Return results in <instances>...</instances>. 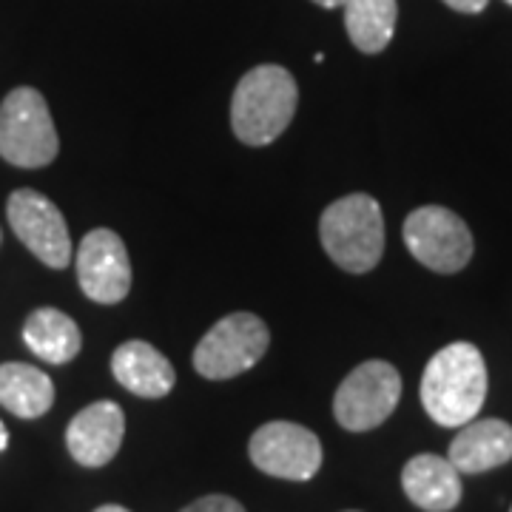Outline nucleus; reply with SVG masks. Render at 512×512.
<instances>
[{
	"instance_id": "obj_22",
	"label": "nucleus",
	"mask_w": 512,
	"mask_h": 512,
	"mask_svg": "<svg viewBox=\"0 0 512 512\" xmlns=\"http://www.w3.org/2000/svg\"><path fill=\"white\" fill-rule=\"evenodd\" d=\"M6 444H9V433H6V427H3V421H0V453L6 450Z\"/></svg>"
},
{
	"instance_id": "obj_12",
	"label": "nucleus",
	"mask_w": 512,
	"mask_h": 512,
	"mask_svg": "<svg viewBox=\"0 0 512 512\" xmlns=\"http://www.w3.org/2000/svg\"><path fill=\"white\" fill-rule=\"evenodd\" d=\"M447 458L467 476L495 470L512 461V427L501 419H473L458 430Z\"/></svg>"
},
{
	"instance_id": "obj_10",
	"label": "nucleus",
	"mask_w": 512,
	"mask_h": 512,
	"mask_svg": "<svg viewBox=\"0 0 512 512\" xmlns=\"http://www.w3.org/2000/svg\"><path fill=\"white\" fill-rule=\"evenodd\" d=\"M77 282L97 305H117L131 291L126 242L109 228L89 231L77 251Z\"/></svg>"
},
{
	"instance_id": "obj_19",
	"label": "nucleus",
	"mask_w": 512,
	"mask_h": 512,
	"mask_svg": "<svg viewBox=\"0 0 512 512\" xmlns=\"http://www.w3.org/2000/svg\"><path fill=\"white\" fill-rule=\"evenodd\" d=\"M450 9H456V12H464V15H478V12H484L487 9V3L490 0H444Z\"/></svg>"
},
{
	"instance_id": "obj_11",
	"label": "nucleus",
	"mask_w": 512,
	"mask_h": 512,
	"mask_svg": "<svg viewBox=\"0 0 512 512\" xmlns=\"http://www.w3.org/2000/svg\"><path fill=\"white\" fill-rule=\"evenodd\" d=\"M126 436V416L120 404L94 402L83 407L66 430V447L80 467H106L117 456Z\"/></svg>"
},
{
	"instance_id": "obj_17",
	"label": "nucleus",
	"mask_w": 512,
	"mask_h": 512,
	"mask_svg": "<svg viewBox=\"0 0 512 512\" xmlns=\"http://www.w3.org/2000/svg\"><path fill=\"white\" fill-rule=\"evenodd\" d=\"M342 9H345V29L350 43L359 52L379 55L387 49L399 18L396 0H348Z\"/></svg>"
},
{
	"instance_id": "obj_23",
	"label": "nucleus",
	"mask_w": 512,
	"mask_h": 512,
	"mask_svg": "<svg viewBox=\"0 0 512 512\" xmlns=\"http://www.w3.org/2000/svg\"><path fill=\"white\" fill-rule=\"evenodd\" d=\"M507 3H510V6H512V0H507Z\"/></svg>"
},
{
	"instance_id": "obj_8",
	"label": "nucleus",
	"mask_w": 512,
	"mask_h": 512,
	"mask_svg": "<svg viewBox=\"0 0 512 512\" xmlns=\"http://www.w3.org/2000/svg\"><path fill=\"white\" fill-rule=\"evenodd\" d=\"M248 456L265 476L311 481L322 467V441L302 424L268 421L251 436Z\"/></svg>"
},
{
	"instance_id": "obj_21",
	"label": "nucleus",
	"mask_w": 512,
	"mask_h": 512,
	"mask_svg": "<svg viewBox=\"0 0 512 512\" xmlns=\"http://www.w3.org/2000/svg\"><path fill=\"white\" fill-rule=\"evenodd\" d=\"M94 512H131L126 507H120V504H103V507H97Z\"/></svg>"
},
{
	"instance_id": "obj_25",
	"label": "nucleus",
	"mask_w": 512,
	"mask_h": 512,
	"mask_svg": "<svg viewBox=\"0 0 512 512\" xmlns=\"http://www.w3.org/2000/svg\"><path fill=\"white\" fill-rule=\"evenodd\" d=\"M350 512H356V510H350Z\"/></svg>"
},
{
	"instance_id": "obj_15",
	"label": "nucleus",
	"mask_w": 512,
	"mask_h": 512,
	"mask_svg": "<svg viewBox=\"0 0 512 512\" xmlns=\"http://www.w3.org/2000/svg\"><path fill=\"white\" fill-rule=\"evenodd\" d=\"M0 404L18 419H40L55 404V384L32 365H0Z\"/></svg>"
},
{
	"instance_id": "obj_13",
	"label": "nucleus",
	"mask_w": 512,
	"mask_h": 512,
	"mask_svg": "<svg viewBox=\"0 0 512 512\" xmlns=\"http://www.w3.org/2000/svg\"><path fill=\"white\" fill-rule=\"evenodd\" d=\"M404 495L424 512H450L461 501V473L450 458L421 453L413 456L402 470Z\"/></svg>"
},
{
	"instance_id": "obj_26",
	"label": "nucleus",
	"mask_w": 512,
	"mask_h": 512,
	"mask_svg": "<svg viewBox=\"0 0 512 512\" xmlns=\"http://www.w3.org/2000/svg\"><path fill=\"white\" fill-rule=\"evenodd\" d=\"M510 512H512V510H510Z\"/></svg>"
},
{
	"instance_id": "obj_24",
	"label": "nucleus",
	"mask_w": 512,
	"mask_h": 512,
	"mask_svg": "<svg viewBox=\"0 0 512 512\" xmlns=\"http://www.w3.org/2000/svg\"><path fill=\"white\" fill-rule=\"evenodd\" d=\"M0 239H3V234H0Z\"/></svg>"
},
{
	"instance_id": "obj_16",
	"label": "nucleus",
	"mask_w": 512,
	"mask_h": 512,
	"mask_svg": "<svg viewBox=\"0 0 512 512\" xmlns=\"http://www.w3.org/2000/svg\"><path fill=\"white\" fill-rule=\"evenodd\" d=\"M23 342L49 365H66L83 348V336L72 316L57 308H40L23 325Z\"/></svg>"
},
{
	"instance_id": "obj_1",
	"label": "nucleus",
	"mask_w": 512,
	"mask_h": 512,
	"mask_svg": "<svg viewBox=\"0 0 512 512\" xmlns=\"http://www.w3.org/2000/svg\"><path fill=\"white\" fill-rule=\"evenodd\" d=\"M487 399V365L476 345L453 342L441 348L421 376V404L441 427H464Z\"/></svg>"
},
{
	"instance_id": "obj_14",
	"label": "nucleus",
	"mask_w": 512,
	"mask_h": 512,
	"mask_svg": "<svg viewBox=\"0 0 512 512\" xmlns=\"http://www.w3.org/2000/svg\"><path fill=\"white\" fill-rule=\"evenodd\" d=\"M111 373L128 393H134L140 399H163L177 384V373H174L171 362L154 345L140 342V339L126 342L114 350Z\"/></svg>"
},
{
	"instance_id": "obj_2",
	"label": "nucleus",
	"mask_w": 512,
	"mask_h": 512,
	"mask_svg": "<svg viewBox=\"0 0 512 512\" xmlns=\"http://www.w3.org/2000/svg\"><path fill=\"white\" fill-rule=\"evenodd\" d=\"M299 89L288 69L256 66L245 74L231 100V128L245 146H268L291 126Z\"/></svg>"
},
{
	"instance_id": "obj_3",
	"label": "nucleus",
	"mask_w": 512,
	"mask_h": 512,
	"mask_svg": "<svg viewBox=\"0 0 512 512\" xmlns=\"http://www.w3.org/2000/svg\"><path fill=\"white\" fill-rule=\"evenodd\" d=\"M325 254L348 274H367L384 254L382 205L370 194H348L330 202L319 222Z\"/></svg>"
},
{
	"instance_id": "obj_5",
	"label": "nucleus",
	"mask_w": 512,
	"mask_h": 512,
	"mask_svg": "<svg viewBox=\"0 0 512 512\" xmlns=\"http://www.w3.org/2000/svg\"><path fill=\"white\" fill-rule=\"evenodd\" d=\"M268 342L271 333L259 316L245 311L228 313L194 348V370L211 382L234 379L265 356Z\"/></svg>"
},
{
	"instance_id": "obj_6",
	"label": "nucleus",
	"mask_w": 512,
	"mask_h": 512,
	"mask_svg": "<svg viewBox=\"0 0 512 512\" xmlns=\"http://www.w3.org/2000/svg\"><path fill=\"white\" fill-rule=\"evenodd\" d=\"M399 399H402L399 370L390 362L370 359L356 370H350L345 382L339 384L333 399V416L350 433H365L390 419Z\"/></svg>"
},
{
	"instance_id": "obj_20",
	"label": "nucleus",
	"mask_w": 512,
	"mask_h": 512,
	"mask_svg": "<svg viewBox=\"0 0 512 512\" xmlns=\"http://www.w3.org/2000/svg\"><path fill=\"white\" fill-rule=\"evenodd\" d=\"M313 3H319V6H325V9H342L348 0H313Z\"/></svg>"
},
{
	"instance_id": "obj_7",
	"label": "nucleus",
	"mask_w": 512,
	"mask_h": 512,
	"mask_svg": "<svg viewBox=\"0 0 512 512\" xmlns=\"http://www.w3.org/2000/svg\"><path fill=\"white\" fill-rule=\"evenodd\" d=\"M404 245L424 268L436 274H458L473 259V234L456 211L441 205L416 208L404 220Z\"/></svg>"
},
{
	"instance_id": "obj_4",
	"label": "nucleus",
	"mask_w": 512,
	"mask_h": 512,
	"mask_svg": "<svg viewBox=\"0 0 512 512\" xmlns=\"http://www.w3.org/2000/svg\"><path fill=\"white\" fill-rule=\"evenodd\" d=\"M60 151L55 120L46 97L20 86L0 103V157L18 168H43Z\"/></svg>"
},
{
	"instance_id": "obj_18",
	"label": "nucleus",
	"mask_w": 512,
	"mask_h": 512,
	"mask_svg": "<svg viewBox=\"0 0 512 512\" xmlns=\"http://www.w3.org/2000/svg\"><path fill=\"white\" fill-rule=\"evenodd\" d=\"M180 512H245V507L231 495H202Z\"/></svg>"
},
{
	"instance_id": "obj_9",
	"label": "nucleus",
	"mask_w": 512,
	"mask_h": 512,
	"mask_svg": "<svg viewBox=\"0 0 512 512\" xmlns=\"http://www.w3.org/2000/svg\"><path fill=\"white\" fill-rule=\"evenodd\" d=\"M6 217L15 237L49 268H66L72 262V237L55 202L40 191L18 188L6 202Z\"/></svg>"
}]
</instances>
